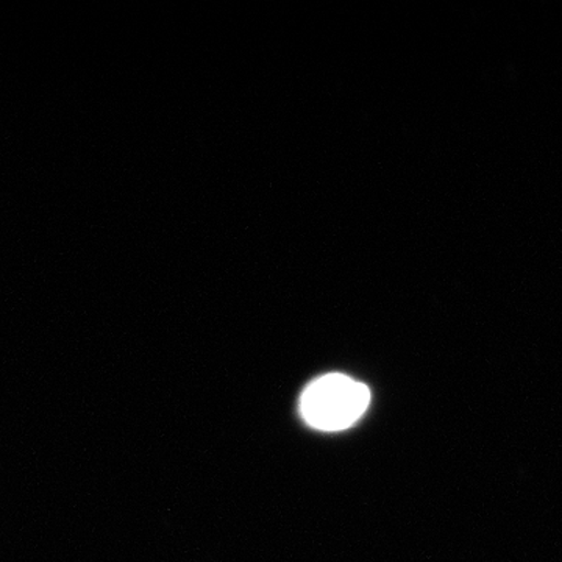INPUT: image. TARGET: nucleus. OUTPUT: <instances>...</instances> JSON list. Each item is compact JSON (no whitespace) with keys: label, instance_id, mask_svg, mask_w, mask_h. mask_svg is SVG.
<instances>
[{"label":"nucleus","instance_id":"1","mask_svg":"<svg viewBox=\"0 0 562 562\" xmlns=\"http://www.w3.org/2000/svg\"><path fill=\"white\" fill-rule=\"evenodd\" d=\"M369 403L368 386L341 373H328L303 391L301 413L317 430L341 431L361 419Z\"/></svg>","mask_w":562,"mask_h":562}]
</instances>
